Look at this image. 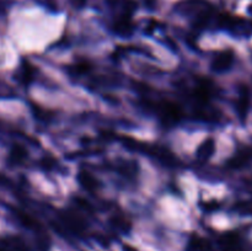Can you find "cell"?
Segmentation results:
<instances>
[{"label":"cell","instance_id":"obj_1","mask_svg":"<svg viewBox=\"0 0 252 251\" xmlns=\"http://www.w3.org/2000/svg\"><path fill=\"white\" fill-rule=\"evenodd\" d=\"M234 62V53L231 51L221 52L219 56L216 57L213 63V68L218 71H223L230 68Z\"/></svg>","mask_w":252,"mask_h":251},{"label":"cell","instance_id":"obj_2","mask_svg":"<svg viewBox=\"0 0 252 251\" xmlns=\"http://www.w3.org/2000/svg\"><path fill=\"white\" fill-rule=\"evenodd\" d=\"M214 152V140L208 139L203 143V144L199 147L198 149V157H202V159H208Z\"/></svg>","mask_w":252,"mask_h":251},{"label":"cell","instance_id":"obj_3","mask_svg":"<svg viewBox=\"0 0 252 251\" xmlns=\"http://www.w3.org/2000/svg\"><path fill=\"white\" fill-rule=\"evenodd\" d=\"M81 184L86 187V188H91V187H95V180L90 176V174H86V172H81L80 176H79Z\"/></svg>","mask_w":252,"mask_h":251},{"label":"cell","instance_id":"obj_4","mask_svg":"<svg viewBox=\"0 0 252 251\" xmlns=\"http://www.w3.org/2000/svg\"><path fill=\"white\" fill-rule=\"evenodd\" d=\"M89 69H90V64H89L88 62H81V63L76 64V66H75V70L78 74L86 73Z\"/></svg>","mask_w":252,"mask_h":251}]
</instances>
